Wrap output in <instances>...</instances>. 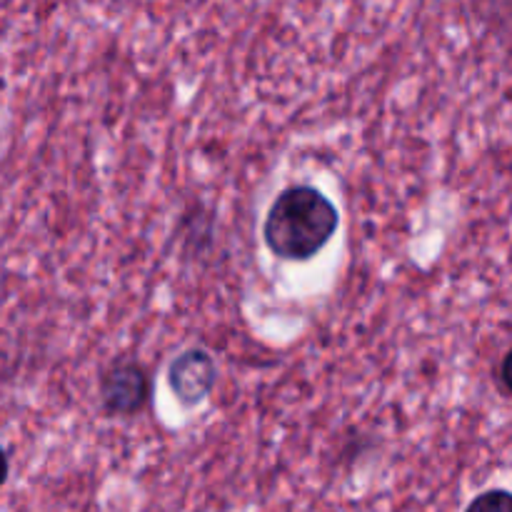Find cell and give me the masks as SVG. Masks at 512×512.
Returning <instances> with one entry per match:
<instances>
[{
  "label": "cell",
  "mask_w": 512,
  "mask_h": 512,
  "mask_svg": "<svg viewBox=\"0 0 512 512\" xmlns=\"http://www.w3.org/2000/svg\"><path fill=\"white\" fill-rule=\"evenodd\" d=\"M338 228V210L320 190L300 185L275 198L265 218V243L283 260H310Z\"/></svg>",
  "instance_id": "obj_1"
},
{
  "label": "cell",
  "mask_w": 512,
  "mask_h": 512,
  "mask_svg": "<svg viewBox=\"0 0 512 512\" xmlns=\"http://www.w3.org/2000/svg\"><path fill=\"white\" fill-rule=\"evenodd\" d=\"M168 383L173 388V393L180 398V403H200L215 385V363L203 350H190V353L173 360Z\"/></svg>",
  "instance_id": "obj_2"
},
{
  "label": "cell",
  "mask_w": 512,
  "mask_h": 512,
  "mask_svg": "<svg viewBox=\"0 0 512 512\" xmlns=\"http://www.w3.org/2000/svg\"><path fill=\"white\" fill-rule=\"evenodd\" d=\"M103 400L110 413L133 415L148 400V378L133 363L118 365L103 380Z\"/></svg>",
  "instance_id": "obj_3"
},
{
  "label": "cell",
  "mask_w": 512,
  "mask_h": 512,
  "mask_svg": "<svg viewBox=\"0 0 512 512\" xmlns=\"http://www.w3.org/2000/svg\"><path fill=\"white\" fill-rule=\"evenodd\" d=\"M468 512H512V493L508 490H490L470 503Z\"/></svg>",
  "instance_id": "obj_4"
},
{
  "label": "cell",
  "mask_w": 512,
  "mask_h": 512,
  "mask_svg": "<svg viewBox=\"0 0 512 512\" xmlns=\"http://www.w3.org/2000/svg\"><path fill=\"white\" fill-rule=\"evenodd\" d=\"M500 378H503L505 388H508L510 393H512V350H510L508 355H505V360H503V368H500Z\"/></svg>",
  "instance_id": "obj_5"
},
{
  "label": "cell",
  "mask_w": 512,
  "mask_h": 512,
  "mask_svg": "<svg viewBox=\"0 0 512 512\" xmlns=\"http://www.w3.org/2000/svg\"><path fill=\"white\" fill-rule=\"evenodd\" d=\"M5 478H8V458H5L3 448H0V485L5 483Z\"/></svg>",
  "instance_id": "obj_6"
}]
</instances>
